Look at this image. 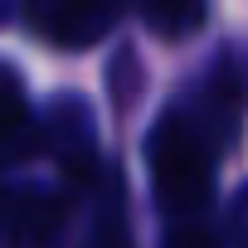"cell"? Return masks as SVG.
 Masks as SVG:
<instances>
[{
  "label": "cell",
  "instance_id": "1",
  "mask_svg": "<svg viewBox=\"0 0 248 248\" xmlns=\"http://www.w3.org/2000/svg\"><path fill=\"white\" fill-rule=\"evenodd\" d=\"M170 248H214V238H209L204 229H180V233L170 238Z\"/></svg>",
  "mask_w": 248,
  "mask_h": 248
}]
</instances>
